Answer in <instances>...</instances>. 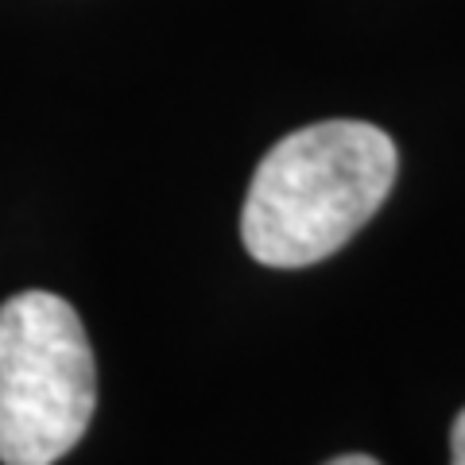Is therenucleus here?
Listing matches in <instances>:
<instances>
[{
  "instance_id": "nucleus-1",
  "label": "nucleus",
  "mask_w": 465,
  "mask_h": 465,
  "mask_svg": "<svg viewBox=\"0 0 465 465\" xmlns=\"http://www.w3.org/2000/svg\"><path fill=\"white\" fill-rule=\"evenodd\" d=\"M400 155L365 121H322L283 136L260 159L241 210L256 264L307 268L341 249L384 206Z\"/></svg>"
},
{
  "instance_id": "nucleus-2",
  "label": "nucleus",
  "mask_w": 465,
  "mask_h": 465,
  "mask_svg": "<svg viewBox=\"0 0 465 465\" xmlns=\"http://www.w3.org/2000/svg\"><path fill=\"white\" fill-rule=\"evenodd\" d=\"M97 407V365L78 311L51 291L0 307V461L54 465Z\"/></svg>"
},
{
  "instance_id": "nucleus-3",
  "label": "nucleus",
  "mask_w": 465,
  "mask_h": 465,
  "mask_svg": "<svg viewBox=\"0 0 465 465\" xmlns=\"http://www.w3.org/2000/svg\"><path fill=\"white\" fill-rule=\"evenodd\" d=\"M450 461L465 465V411L454 419V430H450Z\"/></svg>"
},
{
  "instance_id": "nucleus-4",
  "label": "nucleus",
  "mask_w": 465,
  "mask_h": 465,
  "mask_svg": "<svg viewBox=\"0 0 465 465\" xmlns=\"http://www.w3.org/2000/svg\"><path fill=\"white\" fill-rule=\"evenodd\" d=\"M326 465H381V461L369 458V454H341V458H333Z\"/></svg>"
}]
</instances>
